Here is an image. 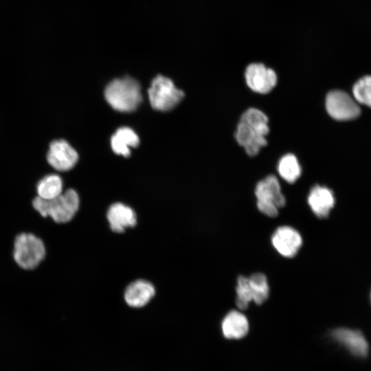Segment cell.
I'll return each instance as SVG.
<instances>
[{
	"mask_svg": "<svg viewBox=\"0 0 371 371\" xmlns=\"http://www.w3.org/2000/svg\"><path fill=\"white\" fill-rule=\"evenodd\" d=\"M275 249L283 256L292 258L296 255L302 244L300 234L289 226L278 227L271 238Z\"/></svg>",
	"mask_w": 371,
	"mask_h": 371,
	"instance_id": "10",
	"label": "cell"
},
{
	"mask_svg": "<svg viewBox=\"0 0 371 371\" xmlns=\"http://www.w3.org/2000/svg\"><path fill=\"white\" fill-rule=\"evenodd\" d=\"M331 336L334 340L343 346L352 355L365 357L369 350L368 341L363 333L355 329L339 328L333 330Z\"/></svg>",
	"mask_w": 371,
	"mask_h": 371,
	"instance_id": "9",
	"label": "cell"
},
{
	"mask_svg": "<svg viewBox=\"0 0 371 371\" xmlns=\"http://www.w3.org/2000/svg\"><path fill=\"white\" fill-rule=\"evenodd\" d=\"M240 121L262 136L265 137L269 133L268 118L260 110L254 108L247 109L243 113Z\"/></svg>",
	"mask_w": 371,
	"mask_h": 371,
	"instance_id": "19",
	"label": "cell"
},
{
	"mask_svg": "<svg viewBox=\"0 0 371 371\" xmlns=\"http://www.w3.org/2000/svg\"><path fill=\"white\" fill-rule=\"evenodd\" d=\"M255 194L258 210L269 217H276L278 214V209L286 203L279 181L274 175H269L259 181L256 187Z\"/></svg>",
	"mask_w": 371,
	"mask_h": 371,
	"instance_id": "5",
	"label": "cell"
},
{
	"mask_svg": "<svg viewBox=\"0 0 371 371\" xmlns=\"http://www.w3.org/2000/svg\"><path fill=\"white\" fill-rule=\"evenodd\" d=\"M370 300H371V293H370Z\"/></svg>",
	"mask_w": 371,
	"mask_h": 371,
	"instance_id": "23",
	"label": "cell"
},
{
	"mask_svg": "<svg viewBox=\"0 0 371 371\" xmlns=\"http://www.w3.org/2000/svg\"><path fill=\"white\" fill-rule=\"evenodd\" d=\"M236 306L241 310L246 309L249 302L253 300L248 278L243 276L238 277L236 286Z\"/></svg>",
	"mask_w": 371,
	"mask_h": 371,
	"instance_id": "22",
	"label": "cell"
},
{
	"mask_svg": "<svg viewBox=\"0 0 371 371\" xmlns=\"http://www.w3.org/2000/svg\"><path fill=\"white\" fill-rule=\"evenodd\" d=\"M63 180L56 174H49L42 177L36 183L37 196L49 200L63 193Z\"/></svg>",
	"mask_w": 371,
	"mask_h": 371,
	"instance_id": "17",
	"label": "cell"
},
{
	"mask_svg": "<svg viewBox=\"0 0 371 371\" xmlns=\"http://www.w3.org/2000/svg\"><path fill=\"white\" fill-rule=\"evenodd\" d=\"M235 138L249 156L258 154L260 148L267 144L265 136L258 134L249 125L240 121L237 126Z\"/></svg>",
	"mask_w": 371,
	"mask_h": 371,
	"instance_id": "14",
	"label": "cell"
},
{
	"mask_svg": "<svg viewBox=\"0 0 371 371\" xmlns=\"http://www.w3.org/2000/svg\"><path fill=\"white\" fill-rule=\"evenodd\" d=\"M139 143L137 135L128 127H121L111 137L113 152L125 157L131 155L130 147H137Z\"/></svg>",
	"mask_w": 371,
	"mask_h": 371,
	"instance_id": "16",
	"label": "cell"
},
{
	"mask_svg": "<svg viewBox=\"0 0 371 371\" xmlns=\"http://www.w3.org/2000/svg\"><path fill=\"white\" fill-rule=\"evenodd\" d=\"M222 331L227 339H240L245 336L249 330L247 317L241 313L232 311L222 322Z\"/></svg>",
	"mask_w": 371,
	"mask_h": 371,
	"instance_id": "15",
	"label": "cell"
},
{
	"mask_svg": "<svg viewBox=\"0 0 371 371\" xmlns=\"http://www.w3.org/2000/svg\"><path fill=\"white\" fill-rule=\"evenodd\" d=\"M308 203L317 217L325 218L328 216L330 210L334 207L335 200L331 190L317 185L310 191Z\"/></svg>",
	"mask_w": 371,
	"mask_h": 371,
	"instance_id": "13",
	"label": "cell"
},
{
	"mask_svg": "<svg viewBox=\"0 0 371 371\" xmlns=\"http://www.w3.org/2000/svg\"><path fill=\"white\" fill-rule=\"evenodd\" d=\"M46 254L43 241L32 233L18 234L14 242L13 258L22 269H34L45 258Z\"/></svg>",
	"mask_w": 371,
	"mask_h": 371,
	"instance_id": "3",
	"label": "cell"
},
{
	"mask_svg": "<svg viewBox=\"0 0 371 371\" xmlns=\"http://www.w3.org/2000/svg\"><path fill=\"white\" fill-rule=\"evenodd\" d=\"M245 77L247 86L254 91L265 94L276 85L277 75L271 68L262 63H251L245 70Z\"/></svg>",
	"mask_w": 371,
	"mask_h": 371,
	"instance_id": "8",
	"label": "cell"
},
{
	"mask_svg": "<svg viewBox=\"0 0 371 371\" xmlns=\"http://www.w3.org/2000/svg\"><path fill=\"white\" fill-rule=\"evenodd\" d=\"M278 170L281 177L291 183L295 182L302 172L300 165L293 154L285 155L280 159Z\"/></svg>",
	"mask_w": 371,
	"mask_h": 371,
	"instance_id": "18",
	"label": "cell"
},
{
	"mask_svg": "<svg viewBox=\"0 0 371 371\" xmlns=\"http://www.w3.org/2000/svg\"><path fill=\"white\" fill-rule=\"evenodd\" d=\"M79 205L78 194L71 188L52 199L46 200L37 196L32 201L33 207L41 216H50L57 223H66L72 220Z\"/></svg>",
	"mask_w": 371,
	"mask_h": 371,
	"instance_id": "1",
	"label": "cell"
},
{
	"mask_svg": "<svg viewBox=\"0 0 371 371\" xmlns=\"http://www.w3.org/2000/svg\"><path fill=\"white\" fill-rule=\"evenodd\" d=\"M248 279L253 301L256 304H262L268 298L269 293L266 276L262 273H257Z\"/></svg>",
	"mask_w": 371,
	"mask_h": 371,
	"instance_id": "20",
	"label": "cell"
},
{
	"mask_svg": "<svg viewBox=\"0 0 371 371\" xmlns=\"http://www.w3.org/2000/svg\"><path fill=\"white\" fill-rule=\"evenodd\" d=\"M352 93L357 102L371 107V76L360 78L354 85Z\"/></svg>",
	"mask_w": 371,
	"mask_h": 371,
	"instance_id": "21",
	"label": "cell"
},
{
	"mask_svg": "<svg viewBox=\"0 0 371 371\" xmlns=\"http://www.w3.org/2000/svg\"><path fill=\"white\" fill-rule=\"evenodd\" d=\"M326 108L330 116L340 121L354 119L360 113V108L357 101L347 93L339 90L332 91L328 93Z\"/></svg>",
	"mask_w": 371,
	"mask_h": 371,
	"instance_id": "6",
	"label": "cell"
},
{
	"mask_svg": "<svg viewBox=\"0 0 371 371\" xmlns=\"http://www.w3.org/2000/svg\"><path fill=\"white\" fill-rule=\"evenodd\" d=\"M104 97L113 109L120 112L135 111L142 100L139 82L131 77L109 82L104 90Z\"/></svg>",
	"mask_w": 371,
	"mask_h": 371,
	"instance_id": "2",
	"label": "cell"
},
{
	"mask_svg": "<svg viewBox=\"0 0 371 371\" xmlns=\"http://www.w3.org/2000/svg\"><path fill=\"white\" fill-rule=\"evenodd\" d=\"M46 160L56 170L67 171L76 164L78 155L66 140L56 139L50 142Z\"/></svg>",
	"mask_w": 371,
	"mask_h": 371,
	"instance_id": "7",
	"label": "cell"
},
{
	"mask_svg": "<svg viewBox=\"0 0 371 371\" xmlns=\"http://www.w3.org/2000/svg\"><path fill=\"white\" fill-rule=\"evenodd\" d=\"M155 294L154 286L150 282L137 280L128 285L124 291V298L129 306L141 308L146 306Z\"/></svg>",
	"mask_w": 371,
	"mask_h": 371,
	"instance_id": "12",
	"label": "cell"
},
{
	"mask_svg": "<svg viewBox=\"0 0 371 371\" xmlns=\"http://www.w3.org/2000/svg\"><path fill=\"white\" fill-rule=\"evenodd\" d=\"M148 93L152 107L161 111L172 109L184 97L183 91L177 89L170 78L161 75L153 80Z\"/></svg>",
	"mask_w": 371,
	"mask_h": 371,
	"instance_id": "4",
	"label": "cell"
},
{
	"mask_svg": "<svg viewBox=\"0 0 371 371\" xmlns=\"http://www.w3.org/2000/svg\"><path fill=\"white\" fill-rule=\"evenodd\" d=\"M106 218L111 229L115 233H122L126 228L133 227L137 223L135 212L122 203L112 204L108 209Z\"/></svg>",
	"mask_w": 371,
	"mask_h": 371,
	"instance_id": "11",
	"label": "cell"
}]
</instances>
